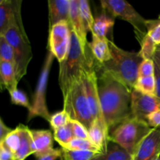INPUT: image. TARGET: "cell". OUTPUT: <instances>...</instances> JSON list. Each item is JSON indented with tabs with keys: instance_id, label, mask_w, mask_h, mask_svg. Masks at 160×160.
<instances>
[{
	"instance_id": "6da1fadb",
	"label": "cell",
	"mask_w": 160,
	"mask_h": 160,
	"mask_svg": "<svg viewBox=\"0 0 160 160\" xmlns=\"http://www.w3.org/2000/svg\"><path fill=\"white\" fill-rule=\"evenodd\" d=\"M100 106L109 133L132 117L131 90L103 70L94 58Z\"/></svg>"
},
{
	"instance_id": "7a4b0ae2",
	"label": "cell",
	"mask_w": 160,
	"mask_h": 160,
	"mask_svg": "<svg viewBox=\"0 0 160 160\" xmlns=\"http://www.w3.org/2000/svg\"><path fill=\"white\" fill-rule=\"evenodd\" d=\"M111 59L99 67L132 91L139 78V67L143 59L139 52H128L109 40Z\"/></svg>"
},
{
	"instance_id": "3957f363",
	"label": "cell",
	"mask_w": 160,
	"mask_h": 160,
	"mask_svg": "<svg viewBox=\"0 0 160 160\" xmlns=\"http://www.w3.org/2000/svg\"><path fill=\"white\" fill-rule=\"evenodd\" d=\"M93 62L94 56L91 50L89 48L86 52L83 50L76 34L71 30L70 52L65 60L59 63V84L63 98L72 85L81 79L82 73L92 67Z\"/></svg>"
},
{
	"instance_id": "277c9868",
	"label": "cell",
	"mask_w": 160,
	"mask_h": 160,
	"mask_svg": "<svg viewBox=\"0 0 160 160\" xmlns=\"http://www.w3.org/2000/svg\"><path fill=\"white\" fill-rule=\"evenodd\" d=\"M3 35L12 46L15 57V70L19 81L27 73L28 65L32 59V50L21 18V9Z\"/></svg>"
},
{
	"instance_id": "5b68a950",
	"label": "cell",
	"mask_w": 160,
	"mask_h": 160,
	"mask_svg": "<svg viewBox=\"0 0 160 160\" xmlns=\"http://www.w3.org/2000/svg\"><path fill=\"white\" fill-rule=\"evenodd\" d=\"M152 129L145 122L131 117L109 133V142H114L122 147L131 155L133 159L141 143Z\"/></svg>"
},
{
	"instance_id": "8992f818",
	"label": "cell",
	"mask_w": 160,
	"mask_h": 160,
	"mask_svg": "<svg viewBox=\"0 0 160 160\" xmlns=\"http://www.w3.org/2000/svg\"><path fill=\"white\" fill-rule=\"evenodd\" d=\"M63 110L68 113L71 120L81 123L88 130L93 123L95 120L84 94L81 79L72 85L63 98Z\"/></svg>"
},
{
	"instance_id": "52a82bcc",
	"label": "cell",
	"mask_w": 160,
	"mask_h": 160,
	"mask_svg": "<svg viewBox=\"0 0 160 160\" xmlns=\"http://www.w3.org/2000/svg\"><path fill=\"white\" fill-rule=\"evenodd\" d=\"M101 6L109 12L113 18L120 17L122 20L131 23L135 31L136 37L139 42L148 34L147 20L142 17L138 11L124 0H101Z\"/></svg>"
},
{
	"instance_id": "ba28073f",
	"label": "cell",
	"mask_w": 160,
	"mask_h": 160,
	"mask_svg": "<svg viewBox=\"0 0 160 160\" xmlns=\"http://www.w3.org/2000/svg\"><path fill=\"white\" fill-rule=\"evenodd\" d=\"M54 58V56L51 52V51L48 49V52L45 56L37 86H36L31 108L30 110H28L29 112H28V120H27L28 121H30L36 117H40L49 123L52 115L48 111L46 104V91L50 70H51Z\"/></svg>"
},
{
	"instance_id": "9c48e42d",
	"label": "cell",
	"mask_w": 160,
	"mask_h": 160,
	"mask_svg": "<svg viewBox=\"0 0 160 160\" xmlns=\"http://www.w3.org/2000/svg\"><path fill=\"white\" fill-rule=\"evenodd\" d=\"M71 43V27L69 22L61 21L49 28L48 50L59 63L68 56Z\"/></svg>"
},
{
	"instance_id": "30bf717a",
	"label": "cell",
	"mask_w": 160,
	"mask_h": 160,
	"mask_svg": "<svg viewBox=\"0 0 160 160\" xmlns=\"http://www.w3.org/2000/svg\"><path fill=\"white\" fill-rule=\"evenodd\" d=\"M84 94L87 98L91 112L94 120H100L105 121L100 106L99 95L98 89V78L96 72L94 68V62L92 67L86 70L81 76Z\"/></svg>"
},
{
	"instance_id": "8fae6325",
	"label": "cell",
	"mask_w": 160,
	"mask_h": 160,
	"mask_svg": "<svg viewBox=\"0 0 160 160\" xmlns=\"http://www.w3.org/2000/svg\"><path fill=\"white\" fill-rule=\"evenodd\" d=\"M160 110V98L156 95H148L133 89L131 91L132 117L147 123V117L152 112Z\"/></svg>"
},
{
	"instance_id": "7c38bea8",
	"label": "cell",
	"mask_w": 160,
	"mask_h": 160,
	"mask_svg": "<svg viewBox=\"0 0 160 160\" xmlns=\"http://www.w3.org/2000/svg\"><path fill=\"white\" fill-rule=\"evenodd\" d=\"M160 156V128H153L141 143L132 160H154Z\"/></svg>"
},
{
	"instance_id": "4fadbf2b",
	"label": "cell",
	"mask_w": 160,
	"mask_h": 160,
	"mask_svg": "<svg viewBox=\"0 0 160 160\" xmlns=\"http://www.w3.org/2000/svg\"><path fill=\"white\" fill-rule=\"evenodd\" d=\"M31 135V152L39 158L53 150V134L48 130H30Z\"/></svg>"
},
{
	"instance_id": "5bb4252c",
	"label": "cell",
	"mask_w": 160,
	"mask_h": 160,
	"mask_svg": "<svg viewBox=\"0 0 160 160\" xmlns=\"http://www.w3.org/2000/svg\"><path fill=\"white\" fill-rule=\"evenodd\" d=\"M70 24L71 30L76 34L84 51L88 49V42L87 40V31L84 27L79 9V0H70Z\"/></svg>"
},
{
	"instance_id": "9a60e30c",
	"label": "cell",
	"mask_w": 160,
	"mask_h": 160,
	"mask_svg": "<svg viewBox=\"0 0 160 160\" xmlns=\"http://www.w3.org/2000/svg\"><path fill=\"white\" fill-rule=\"evenodd\" d=\"M48 4L49 28L61 21L70 23V0H49Z\"/></svg>"
},
{
	"instance_id": "2e32d148",
	"label": "cell",
	"mask_w": 160,
	"mask_h": 160,
	"mask_svg": "<svg viewBox=\"0 0 160 160\" xmlns=\"http://www.w3.org/2000/svg\"><path fill=\"white\" fill-rule=\"evenodd\" d=\"M109 131L106 123L95 120L88 130V140L102 152L109 143Z\"/></svg>"
},
{
	"instance_id": "e0dca14e",
	"label": "cell",
	"mask_w": 160,
	"mask_h": 160,
	"mask_svg": "<svg viewBox=\"0 0 160 160\" xmlns=\"http://www.w3.org/2000/svg\"><path fill=\"white\" fill-rule=\"evenodd\" d=\"M21 1L2 0L0 4V36L3 35L15 19L17 12L21 9Z\"/></svg>"
},
{
	"instance_id": "ac0fdd59",
	"label": "cell",
	"mask_w": 160,
	"mask_h": 160,
	"mask_svg": "<svg viewBox=\"0 0 160 160\" xmlns=\"http://www.w3.org/2000/svg\"><path fill=\"white\" fill-rule=\"evenodd\" d=\"M18 81L15 66L10 62L0 60V86L2 89L11 92L17 88Z\"/></svg>"
},
{
	"instance_id": "d6986e66",
	"label": "cell",
	"mask_w": 160,
	"mask_h": 160,
	"mask_svg": "<svg viewBox=\"0 0 160 160\" xmlns=\"http://www.w3.org/2000/svg\"><path fill=\"white\" fill-rule=\"evenodd\" d=\"M92 41L88 44L89 49L94 58L99 63H104L111 59V52L109 45V39L100 38L92 34Z\"/></svg>"
},
{
	"instance_id": "ffe728a7",
	"label": "cell",
	"mask_w": 160,
	"mask_h": 160,
	"mask_svg": "<svg viewBox=\"0 0 160 160\" xmlns=\"http://www.w3.org/2000/svg\"><path fill=\"white\" fill-rule=\"evenodd\" d=\"M17 128L20 131V145L19 149L13 155V160H25L29 156L32 155L31 152V139L30 129L23 124H19Z\"/></svg>"
},
{
	"instance_id": "44dd1931",
	"label": "cell",
	"mask_w": 160,
	"mask_h": 160,
	"mask_svg": "<svg viewBox=\"0 0 160 160\" xmlns=\"http://www.w3.org/2000/svg\"><path fill=\"white\" fill-rule=\"evenodd\" d=\"M92 160H132V157L120 145L109 142L106 150L97 154Z\"/></svg>"
},
{
	"instance_id": "7402d4cb",
	"label": "cell",
	"mask_w": 160,
	"mask_h": 160,
	"mask_svg": "<svg viewBox=\"0 0 160 160\" xmlns=\"http://www.w3.org/2000/svg\"><path fill=\"white\" fill-rule=\"evenodd\" d=\"M114 18L107 14H102L95 19L92 34L100 38H106L109 30L113 27Z\"/></svg>"
},
{
	"instance_id": "603a6c76",
	"label": "cell",
	"mask_w": 160,
	"mask_h": 160,
	"mask_svg": "<svg viewBox=\"0 0 160 160\" xmlns=\"http://www.w3.org/2000/svg\"><path fill=\"white\" fill-rule=\"evenodd\" d=\"M156 78L155 75L149 77H139L134 89L148 95H156Z\"/></svg>"
},
{
	"instance_id": "cb8c5ba5",
	"label": "cell",
	"mask_w": 160,
	"mask_h": 160,
	"mask_svg": "<svg viewBox=\"0 0 160 160\" xmlns=\"http://www.w3.org/2000/svg\"><path fill=\"white\" fill-rule=\"evenodd\" d=\"M53 138L59 143L61 148H64L66 145H68L74 138L70 122L65 126L55 130Z\"/></svg>"
},
{
	"instance_id": "d4e9b609",
	"label": "cell",
	"mask_w": 160,
	"mask_h": 160,
	"mask_svg": "<svg viewBox=\"0 0 160 160\" xmlns=\"http://www.w3.org/2000/svg\"><path fill=\"white\" fill-rule=\"evenodd\" d=\"M62 158L63 160H92L98 154V152L87 150H68L62 148Z\"/></svg>"
},
{
	"instance_id": "484cf974",
	"label": "cell",
	"mask_w": 160,
	"mask_h": 160,
	"mask_svg": "<svg viewBox=\"0 0 160 160\" xmlns=\"http://www.w3.org/2000/svg\"><path fill=\"white\" fill-rule=\"evenodd\" d=\"M140 43L141 50L138 52L140 56H142V59H152L156 48H157V45H156V42L147 34Z\"/></svg>"
},
{
	"instance_id": "4316f807",
	"label": "cell",
	"mask_w": 160,
	"mask_h": 160,
	"mask_svg": "<svg viewBox=\"0 0 160 160\" xmlns=\"http://www.w3.org/2000/svg\"><path fill=\"white\" fill-rule=\"evenodd\" d=\"M79 9L86 31L87 32L88 31L92 32L95 19L92 14L89 2L87 0H79Z\"/></svg>"
},
{
	"instance_id": "83f0119b",
	"label": "cell",
	"mask_w": 160,
	"mask_h": 160,
	"mask_svg": "<svg viewBox=\"0 0 160 160\" xmlns=\"http://www.w3.org/2000/svg\"><path fill=\"white\" fill-rule=\"evenodd\" d=\"M62 148L68 150H87V151H92L95 152H102L99 148L94 145L88 139L73 138L68 145Z\"/></svg>"
},
{
	"instance_id": "f1b7e54d",
	"label": "cell",
	"mask_w": 160,
	"mask_h": 160,
	"mask_svg": "<svg viewBox=\"0 0 160 160\" xmlns=\"http://www.w3.org/2000/svg\"><path fill=\"white\" fill-rule=\"evenodd\" d=\"M0 60L10 62L15 66L13 50L4 35L0 36Z\"/></svg>"
},
{
	"instance_id": "f546056e",
	"label": "cell",
	"mask_w": 160,
	"mask_h": 160,
	"mask_svg": "<svg viewBox=\"0 0 160 160\" xmlns=\"http://www.w3.org/2000/svg\"><path fill=\"white\" fill-rule=\"evenodd\" d=\"M2 143L12 154L14 155L17 152L20 145V131L17 127L6 136Z\"/></svg>"
},
{
	"instance_id": "4dcf8cb0",
	"label": "cell",
	"mask_w": 160,
	"mask_h": 160,
	"mask_svg": "<svg viewBox=\"0 0 160 160\" xmlns=\"http://www.w3.org/2000/svg\"><path fill=\"white\" fill-rule=\"evenodd\" d=\"M9 93L10 95V100L12 104L17 105V106H21L23 107L28 109V110L31 109V104L30 103L29 99H28L25 92L17 88L15 90L9 92Z\"/></svg>"
},
{
	"instance_id": "1f68e13d",
	"label": "cell",
	"mask_w": 160,
	"mask_h": 160,
	"mask_svg": "<svg viewBox=\"0 0 160 160\" xmlns=\"http://www.w3.org/2000/svg\"><path fill=\"white\" fill-rule=\"evenodd\" d=\"M70 120L71 119H70L68 113L62 109V111H59V112H57L52 115L49 123L53 131H55L58 128H60L67 125L70 121Z\"/></svg>"
},
{
	"instance_id": "d6a6232c",
	"label": "cell",
	"mask_w": 160,
	"mask_h": 160,
	"mask_svg": "<svg viewBox=\"0 0 160 160\" xmlns=\"http://www.w3.org/2000/svg\"><path fill=\"white\" fill-rule=\"evenodd\" d=\"M146 27L148 34L157 45L160 41V19L156 20H147Z\"/></svg>"
},
{
	"instance_id": "836d02e7",
	"label": "cell",
	"mask_w": 160,
	"mask_h": 160,
	"mask_svg": "<svg viewBox=\"0 0 160 160\" xmlns=\"http://www.w3.org/2000/svg\"><path fill=\"white\" fill-rule=\"evenodd\" d=\"M70 123L74 138L88 139V130L82 123L73 120H70Z\"/></svg>"
},
{
	"instance_id": "e575fe53",
	"label": "cell",
	"mask_w": 160,
	"mask_h": 160,
	"mask_svg": "<svg viewBox=\"0 0 160 160\" xmlns=\"http://www.w3.org/2000/svg\"><path fill=\"white\" fill-rule=\"evenodd\" d=\"M155 74V62L153 59H143L139 67V77H149Z\"/></svg>"
},
{
	"instance_id": "d590c367",
	"label": "cell",
	"mask_w": 160,
	"mask_h": 160,
	"mask_svg": "<svg viewBox=\"0 0 160 160\" xmlns=\"http://www.w3.org/2000/svg\"><path fill=\"white\" fill-rule=\"evenodd\" d=\"M147 124L151 128H160V110L155 111L147 117Z\"/></svg>"
},
{
	"instance_id": "8d00e7d4",
	"label": "cell",
	"mask_w": 160,
	"mask_h": 160,
	"mask_svg": "<svg viewBox=\"0 0 160 160\" xmlns=\"http://www.w3.org/2000/svg\"><path fill=\"white\" fill-rule=\"evenodd\" d=\"M62 151L60 149H53L47 154L38 158L37 160H56L59 158H62Z\"/></svg>"
},
{
	"instance_id": "74e56055",
	"label": "cell",
	"mask_w": 160,
	"mask_h": 160,
	"mask_svg": "<svg viewBox=\"0 0 160 160\" xmlns=\"http://www.w3.org/2000/svg\"><path fill=\"white\" fill-rule=\"evenodd\" d=\"M0 160H13V154L3 143L0 144Z\"/></svg>"
},
{
	"instance_id": "f35d334b",
	"label": "cell",
	"mask_w": 160,
	"mask_h": 160,
	"mask_svg": "<svg viewBox=\"0 0 160 160\" xmlns=\"http://www.w3.org/2000/svg\"><path fill=\"white\" fill-rule=\"evenodd\" d=\"M12 131V129L8 128V127L3 123L1 117H0V144L2 143L3 141H4L5 138H6V136H7Z\"/></svg>"
},
{
	"instance_id": "ab89813d",
	"label": "cell",
	"mask_w": 160,
	"mask_h": 160,
	"mask_svg": "<svg viewBox=\"0 0 160 160\" xmlns=\"http://www.w3.org/2000/svg\"><path fill=\"white\" fill-rule=\"evenodd\" d=\"M155 78H156V96L160 98V69L155 63Z\"/></svg>"
},
{
	"instance_id": "60d3db41",
	"label": "cell",
	"mask_w": 160,
	"mask_h": 160,
	"mask_svg": "<svg viewBox=\"0 0 160 160\" xmlns=\"http://www.w3.org/2000/svg\"><path fill=\"white\" fill-rule=\"evenodd\" d=\"M152 59L155 63L160 69V48H159V47H157V48H156V52H155Z\"/></svg>"
},
{
	"instance_id": "b9f144b4",
	"label": "cell",
	"mask_w": 160,
	"mask_h": 160,
	"mask_svg": "<svg viewBox=\"0 0 160 160\" xmlns=\"http://www.w3.org/2000/svg\"><path fill=\"white\" fill-rule=\"evenodd\" d=\"M154 160H160V157H158V158H156V159H155Z\"/></svg>"
},
{
	"instance_id": "7bdbcfd3",
	"label": "cell",
	"mask_w": 160,
	"mask_h": 160,
	"mask_svg": "<svg viewBox=\"0 0 160 160\" xmlns=\"http://www.w3.org/2000/svg\"><path fill=\"white\" fill-rule=\"evenodd\" d=\"M160 45V41L159 42H158V44H157V45Z\"/></svg>"
},
{
	"instance_id": "ee69618b",
	"label": "cell",
	"mask_w": 160,
	"mask_h": 160,
	"mask_svg": "<svg viewBox=\"0 0 160 160\" xmlns=\"http://www.w3.org/2000/svg\"><path fill=\"white\" fill-rule=\"evenodd\" d=\"M2 0H0V4H1V3H2Z\"/></svg>"
},
{
	"instance_id": "f6af8a7d",
	"label": "cell",
	"mask_w": 160,
	"mask_h": 160,
	"mask_svg": "<svg viewBox=\"0 0 160 160\" xmlns=\"http://www.w3.org/2000/svg\"><path fill=\"white\" fill-rule=\"evenodd\" d=\"M157 47H159V48H160V45H157Z\"/></svg>"
},
{
	"instance_id": "bcb514c9",
	"label": "cell",
	"mask_w": 160,
	"mask_h": 160,
	"mask_svg": "<svg viewBox=\"0 0 160 160\" xmlns=\"http://www.w3.org/2000/svg\"><path fill=\"white\" fill-rule=\"evenodd\" d=\"M0 92H2V89H1V88H0Z\"/></svg>"
},
{
	"instance_id": "7dc6e473",
	"label": "cell",
	"mask_w": 160,
	"mask_h": 160,
	"mask_svg": "<svg viewBox=\"0 0 160 160\" xmlns=\"http://www.w3.org/2000/svg\"><path fill=\"white\" fill-rule=\"evenodd\" d=\"M0 88H1V86H0ZM1 89H2V88H1Z\"/></svg>"
}]
</instances>
